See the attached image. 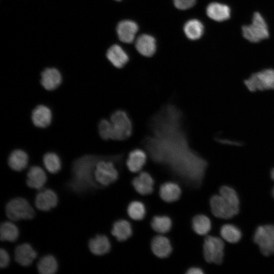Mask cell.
<instances>
[{
    "mask_svg": "<svg viewBox=\"0 0 274 274\" xmlns=\"http://www.w3.org/2000/svg\"><path fill=\"white\" fill-rule=\"evenodd\" d=\"M175 6L180 10H187L192 7L196 0H173Z\"/></svg>",
    "mask_w": 274,
    "mask_h": 274,
    "instance_id": "8d00e7d4",
    "label": "cell"
},
{
    "mask_svg": "<svg viewBox=\"0 0 274 274\" xmlns=\"http://www.w3.org/2000/svg\"><path fill=\"white\" fill-rule=\"evenodd\" d=\"M28 159V156L26 152L21 149H16L9 155L8 163L12 170L20 172L26 167Z\"/></svg>",
    "mask_w": 274,
    "mask_h": 274,
    "instance_id": "d4e9b609",
    "label": "cell"
},
{
    "mask_svg": "<svg viewBox=\"0 0 274 274\" xmlns=\"http://www.w3.org/2000/svg\"><path fill=\"white\" fill-rule=\"evenodd\" d=\"M220 234L222 237L230 243L238 242L242 237L240 230L232 224L223 225L220 229Z\"/></svg>",
    "mask_w": 274,
    "mask_h": 274,
    "instance_id": "4dcf8cb0",
    "label": "cell"
},
{
    "mask_svg": "<svg viewBox=\"0 0 274 274\" xmlns=\"http://www.w3.org/2000/svg\"><path fill=\"white\" fill-rule=\"evenodd\" d=\"M152 229L159 233H165L171 229L172 222L171 219L166 216H155L151 222Z\"/></svg>",
    "mask_w": 274,
    "mask_h": 274,
    "instance_id": "d6a6232c",
    "label": "cell"
},
{
    "mask_svg": "<svg viewBox=\"0 0 274 274\" xmlns=\"http://www.w3.org/2000/svg\"><path fill=\"white\" fill-rule=\"evenodd\" d=\"M181 195V188L176 183L165 182L160 187L159 196L163 201L166 202H173L178 200Z\"/></svg>",
    "mask_w": 274,
    "mask_h": 274,
    "instance_id": "cb8c5ba5",
    "label": "cell"
},
{
    "mask_svg": "<svg viewBox=\"0 0 274 274\" xmlns=\"http://www.w3.org/2000/svg\"><path fill=\"white\" fill-rule=\"evenodd\" d=\"M244 84L252 92L274 90V70L266 69L255 73L246 79Z\"/></svg>",
    "mask_w": 274,
    "mask_h": 274,
    "instance_id": "52a82bcc",
    "label": "cell"
},
{
    "mask_svg": "<svg viewBox=\"0 0 274 274\" xmlns=\"http://www.w3.org/2000/svg\"><path fill=\"white\" fill-rule=\"evenodd\" d=\"M210 203L213 214L219 218L229 219L238 213L220 194L213 195Z\"/></svg>",
    "mask_w": 274,
    "mask_h": 274,
    "instance_id": "30bf717a",
    "label": "cell"
},
{
    "mask_svg": "<svg viewBox=\"0 0 274 274\" xmlns=\"http://www.w3.org/2000/svg\"><path fill=\"white\" fill-rule=\"evenodd\" d=\"M242 32L245 39L253 43L267 39L269 36L266 23L258 12L254 13L251 24L243 26Z\"/></svg>",
    "mask_w": 274,
    "mask_h": 274,
    "instance_id": "8992f818",
    "label": "cell"
},
{
    "mask_svg": "<svg viewBox=\"0 0 274 274\" xmlns=\"http://www.w3.org/2000/svg\"><path fill=\"white\" fill-rule=\"evenodd\" d=\"M37 256V252L28 243L18 246L14 251L15 261L23 266L30 265Z\"/></svg>",
    "mask_w": 274,
    "mask_h": 274,
    "instance_id": "9a60e30c",
    "label": "cell"
},
{
    "mask_svg": "<svg viewBox=\"0 0 274 274\" xmlns=\"http://www.w3.org/2000/svg\"><path fill=\"white\" fill-rule=\"evenodd\" d=\"M123 157V154L102 156L97 162L94 172V178L100 188L107 187L117 180L119 173L115 163L120 162Z\"/></svg>",
    "mask_w": 274,
    "mask_h": 274,
    "instance_id": "3957f363",
    "label": "cell"
},
{
    "mask_svg": "<svg viewBox=\"0 0 274 274\" xmlns=\"http://www.w3.org/2000/svg\"><path fill=\"white\" fill-rule=\"evenodd\" d=\"M270 177L271 179L274 181V168L272 169L270 172Z\"/></svg>",
    "mask_w": 274,
    "mask_h": 274,
    "instance_id": "ab89813d",
    "label": "cell"
},
{
    "mask_svg": "<svg viewBox=\"0 0 274 274\" xmlns=\"http://www.w3.org/2000/svg\"><path fill=\"white\" fill-rule=\"evenodd\" d=\"M135 45L137 51L146 57L153 56L156 51L155 40L149 35H140L136 40Z\"/></svg>",
    "mask_w": 274,
    "mask_h": 274,
    "instance_id": "44dd1931",
    "label": "cell"
},
{
    "mask_svg": "<svg viewBox=\"0 0 274 274\" xmlns=\"http://www.w3.org/2000/svg\"><path fill=\"white\" fill-rule=\"evenodd\" d=\"M151 248L153 254L160 258L167 257L173 250L169 239L161 235L153 237L151 243Z\"/></svg>",
    "mask_w": 274,
    "mask_h": 274,
    "instance_id": "ffe728a7",
    "label": "cell"
},
{
    "mask_svg": "<svg viewBox=\"0 0 274 274\" xmlns=\"http://www.w3.org/2000/svg\"><path fill=\"white\" fill-rule=\"evenodd\" d=\"M192 227L198 235H206L211 229L210 219L204 215H197L192 220Z\"/></svg>",
    "mask_w": 274,
    "mask_h": 274,
    "instance_id": "f546056e",
    "label": "cell"
},
{
    "mask_svg": "<svg viewBox=\"0 0 274 274\" xmlns=\"http://www.w3.org/2000/svg\"><path fill=\"white\" fill-rule=\"evenodd\" d=\"M186 273L187 274H202L203 273V271L199 267H193L189 268Z\"/></svg>",
    "mask_w": 274,
    "mask_h": 274,
    "instance_id": "f35d334b",
    "label": "cell"
},
{
    "mask_svg": "<svg viewBox=\"0 0 274 274\" xmlns=\"http://www.w3.org/2000/svg\"><path fill=\"white\" fill-rule=\"evenodd\" d=\"M111 247L110 242L105 235H96L88 242V247L90 252L97 256L103 255L109 253Z\"/></svg>",
    "mask_w": 274,
    "mask_h": 274,
    "instance_id": "7402d4cb",
    "label": "cell"
},
{
    "mask_svg": "<svg viewBox=\"0 0 274 274\" xmlns=\"http://www.w3.org/2000/svg\"><path fill=\"white\" fill-rule=\"evenodd\" d=\"M10 256L7 251L4 249L0 250V267L1 268L7 267L10 263Z\"/></svg>",
    "mask_w": 274,
    "mask_h": 274,
    "instance_id": "74e56055",
    "label": "cell"
},
{
    "mask_svg": "<svg viewBox=\"0 0 274 274\" xmlns=\"http://www.w3.org/2000/svg\"><path fill=\"white\" fill-rule=\"evenodd\" d=\"M31 119L33 125L37 127L44 128L51 123L52 114L51 110L43 105L37 106L32 111Z\"/></svg>",
    "mask_w": 274,
    "mask_h": 274,
    "instance_id": "2e32d148",
    "label": "cell"
},
{
    "mask_svg": "<svg viewBox=\"0 0 274 274\" xmlns=\"http://www.w3.org/2000/svg\"><path fill=\"white\" fill-rule=\"evenodd\" d=\"M17 227L11 222H2L0 227V237L2 241L14 242L19 236Z\"/></svg>",
    "mask_w": 274,
    "mask_h": 274,
    "instance_id": "f1b7e54d",
    "label": "cell"
},
{
    "mask_svg": "<svg viewBox=\"0 0 274 274\" xmlns=\"http://www.w3.org/2000/svg\"><path fill=\"white\" fill-rule=\"evenodd\" d=\"M132 185L138 193L147 195L153 192L154 181L150 174L142 172L132 180Z\"/></svg>",
    "mask_w": 274,
    "mask_h": 274,
    "instance_id": "e0dca14e",
    "label": "cell"
},
{
    "mask_svg": "<svg viewBox=\"0 0 274 274\" xmlns=\"http://www.w3.org/2000/svg\"><path fill=\"white\" fill-rule=\"evenodd\" d=\"M43 161L46 169L51 174H56L61 168V160L55 153L50 152L46 153L43 156Z\"/></svg>",
    "mask_w": 274,
    "mask_h": 274,
    "instance_id": "1f68e13d",
    "label": "cell"
},
{
    "mask_svg": "<svg viewBox=\"0 0 274 274\" xmlns=\"http://www.w3.org/2000/svg\"><path fill=\"white\" fill-rule=\"evenodd\" d=\"M47 181V176L40 166H31L27 173L26 183L28 187L35 189H41Z\"/></svg>",
    "mask_w": 274,
    "mask_h": 274,
    "instance_id": "d6986e66",
    "label": "cell"
},
{
    "mask_svg": "<svg viewBox=\"0 0 274 274\" xmlns=\"http://www.w3.org/2000/svg\"><path fill=\"white\" fill-rule=\"evenodd\" d=\"M147 158V153L145 151L140 148L134 149L128 153L126 166L131 172H139L145 165Z\"/></svg>",
    "mask_w": 274,
    "mask_h": 274,
    "instance_id": "ac0fdd59",
    "label": "cell"
},
{
    "mask_svg": "<svg viewBox=\"0 0 274 274\" xmlns=\"http://www.w3.org/2000/svg\"><path fill=\"white\" fill-rule=\"evenodd\" d=\"M183 113L176 105H163L149 121L150 132L142 144L151 159L165 166L186 186L198 188L208 166L189 145Z\"/></svg>",
    "mask_w": 274,
    "mask_h": 274,
    "instance_id": "6da1fadb",
    "label": "cell"
},
{
    "mask_svg": "<svg viewBox=\"0 0 274 274\" xmlns=\"http://www.w3.org/2000/svg\"><path fill=\"white\" fill-rule=\"evenodd\" d=\"M106 57L115 67L121 68L129 61V57L120 46L118 44L111 45L106 52Z\"/></svg>",
    "mask_w": 274,
    "mask_h": 274,
    "instance_id": "5bb4252c",
    "label": "cell"
},
{
    "mask_svg": "<svg viewBox=\"0 0 274 274\" xmlns=\"http://www.w3.org/2000/svg\"><path fill=\"white\" fill-rule=\"evenodd\" d=\"M272 195H273V196L274 197V187H273V188L272 189Z\"/></svg>",
    "mask_w": 274,
    "mask_h": 274,
    "instance_id": "60d3db41",
    "label": "cell"
},
{
    "mask_svg": "<svg viewBox=\"0 0 274 274\" xmlns=\"http://www.w3.org/2000/svg\"><path fill=\"white\" fill-rule=\"evenodd\" d=\"M224 244L219 237L209 235L204 239L203 254L209 263L221 264L224 256Z\"/></svg>",
    "mask_w": 274,
    "mask_h": 274,
    "instance_id": "ba28073f",
    "label": "cell"
},
{
    "mask_svg": "<svg viewBox=\"0 0 274 274\" xmlns=\"http://www.w3.org/2000/svg\"><path fill=\"white\" fill-rule=\"evenodd\" d=\"M111 233L118 241H125L129 238L132 234L131 225L126 220H119L114 223Z\"/></svg>",
    "mask_w": 274,
    "mask_h": 274,
    "instance_id": "484cf974",
    "label": "cell"
},
{
    "mask_svg": "<svg viewBox=\"0 0 274 274\" xmlns=\"http://www.w3.org/2000/svg\"><path fill=\"white\" fill-rule=\"evenodd\" d=\"M254 242L258 245L264 255L267 256L274 254V225L258 226L254 233Z\"/></svg>",
    "mask_w": 274,
    "mask_h": 274,
    "instance_id": "9c48e42d",
    "label": "cell"
},
{
    "mask_svg": "<svg viewBox=\"0 0 274 274\" xmlns=\"http://www.w3.org/2000/svg\"><path fill=\"white\" fill-rule=\"evenodd\" d=\"M5 211L7 217L14 221L30 220L36 215L30 203L22 197H16L10 200L6 206Z\"/></svg>",
    "mask_w": 274,
    "mask_h": 274,
    "instance_id": "5b68a950",
    "label": "cell"
},
{
    "mask_svg": "<svg viewBox=\"0 0 274 274\" xmlns=\"http://www.w3.org/2000/svg\"><path fill=\"white\" fill-rule=\"evenodd\" d=\"M102 156L86 155L76 159L71 169V178L66 187L70 191L82 195L101 189L95 181L94 172L97 162Z\"/></svg>",
    "mask_w": 274,
    "mask_h": 274,
    "instance_id": "7a4b0ae2",
    "label": "cell"
},
{
    "mask_svg": "<svg viewBox=\"0 0 274 274\" xmlns=\"http://www.w3.org/2000/svg\"><path fill=\"white\" fill-rule=\"evenodd\" d=\"M37 269L41 274H53L57 271L58 263L53 256L47 255L39 260Z\"/></svg>",
    "mask_w": 274,
    "mask_h": 274,
    "instance_id": "83f0119b",
    "label": "cell"
},
{
    "mask_svg": "<svg viewBox=\"0 0 274 274\" xmlns=\"http://www.w3.org/2000/svg\"><path fill=\"white\" fill-rule=\"evenodd\" d=\"M40 83L47 90L52 91L58 88L62 83V75L57 67H45L40 73Z\"/></svg>",
    "mask_w": 274,
    "mask_h": 274,
    "instance_id": "8fae6325",
    "label": "cell"
},
{
    "mask_svg": "<svg viewBox=\"0 0 274 274\" xmlns=\"http://www.w3.org/2000/svg\"><path fill=\"white\" fill-rule=\"evenodd\" d=\"M138 30L137 24L129 20L120 21L116 27V31L119 40L125 43H132Z\"/></svg>",
    "mask_w": 274,
    "mask_h": 274,
    "instance_id": "4fadbf2b",
    "label": "cell"
},
{
    "mask_svg": "<svg viewBox=\"0 0 274 274\" xmlns=\"http://www.w3.org/2000/svg\"><path fill=\"white\" fill-rule=\"evenodd\" d=\"M184 31L186 36L190 40L199 39L203 33V25L197 19L188 21L184 26Z\"/></svg>",
    "mask_w": 274,
    "mask_h": 274,
    "instance_id": "4316f807",
    "label": "cell"
},
{
    "mask_svg": "<svg viewBox=\"0 0 274 274\" xmlns=\"http://www.w3.org/2000/svg\"><path fill=\"white\" fill-rule=\"evenodd\" d=\"M58 201L57 195L53 190L45 189L37 194L35 204L38 210L48 211L57 205Z\"/></svg>",
    "mask_w": 274,
    "mask_h": 274,
    "instance_id": "7c38bea8",
    "label": "cell"
},
{
    "mask_svg": "<svg viewBox=\"0 0 274 274\" xmlns=\"http://www.w3.org/2000/svg\"><path fill=\"white\" fill-rule=\"evenodd\" d=\"M113 127L112 140L124 141L129 139L133 132V124L128 113L122 109L114 111L110 116Z\"/></svg>",
    "mask_w": 274,
    "mask_h": 274,
    "instance_id": "277c9868",
    "label": "cell"
},
{
    "mask_svg": "<svg viewBox=\"0 0 274 274\" xmlns=\"http://www.w3.org/2000/svg\"><path fill=\"white\" fill-rule=\"evenodd\" d=\"M113 1H115L116 2H119V1H121V0H113Z\"/></svg>",
    "mask_w": 274,
    "mask_h": 274,
    "instance_id": "b9f144b4",
    "label": "cell"
},
{
    "mask_svg": "<svg viewBox=\"0 0 274 274\" xmlns=\"http://www.w3.org/2000/svg\"><path fill=\"white\" fill-rule=\"evenodd\" d=\"M128 216L133 220H141L146 215V208L144 204L139 201L131 202L127 209Z\"/></svg>",
    "mask_w": 274,
    "mask_h": 274,
    "instance_id": "836d02e7",
    "label": "cell"
},
{
    "mask_svg": "<svg viewBox=\"0 0 274 274\" xmlns=\"http://www.w3.org/2000/svg\"><path fill=\"white\" fill-rule=\"evenodd\" d=\"M98 131L102 140H112L113 127L110 120L106 119L100 120L98 124Z\"/></svg>",
    "mask_w": 274,
    "mask_h": 274,
    "instance_id": "d590c367",
    "label": "cell"
},
{
    "mask_svg": "<svg viewBox=\"0 0 274 274\" xmlns=\"http://www.w3.org/2000/svg\"><path fill=\"white\" fill-rule=\"evenodd\" d=\"M206 12L209 18L216 21L226 20L230 16V9L228 6L216 2L208 5Z\"/></svg>",
    "mask_w": 274,
    "mask_h": 274,
    "instance_id": "603a6c76",
    "label": "cell"
},
{
    "mask_svg": "<svg viewBox=\"0 0 274 274\" xmlns=\"http://www.w3.org/2000/svg\"><path fill=\"white\" fill-rule=\"evenodd\" d=\"M219 194L223 196L236 211L239 212V200L234 189L227 186H222L220 188Z\"/></svg>",
    "mask_w": 274,
    "mask_h": 274,
    "instance_id": "e575fe53",
    "label": "cell"
}]
</instances>
